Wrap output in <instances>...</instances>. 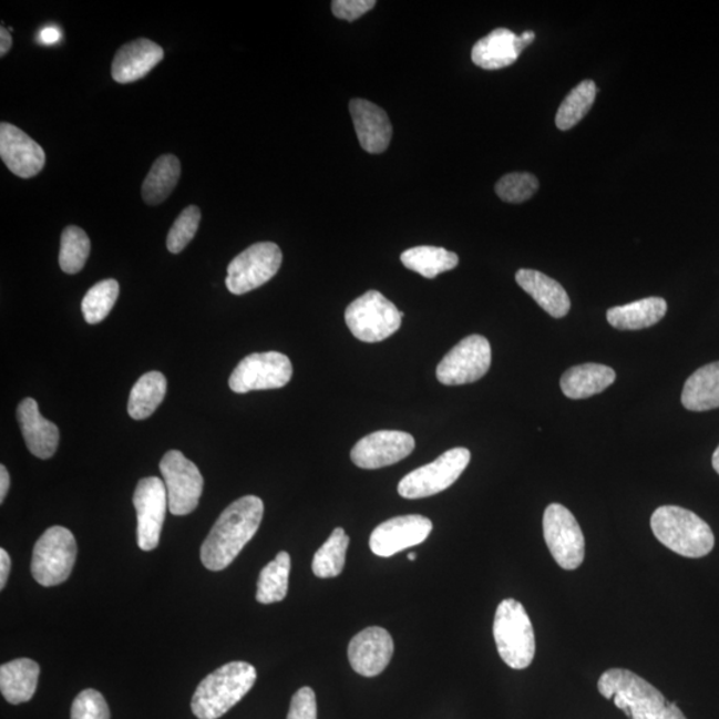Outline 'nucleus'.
Segmentation results:
<instances>
[{
  "label": "nucleus",
  "mask_w": 719,
  "mask_h": 719,
  "mask_svg": "<svg viewBox=\"0 0 719 719\" xmlns=\"http://www.w3.org/2000/svg\"><path fill=\"white\" fill-rule=\"evenodd\" d=\"M263 514V501L256 496H244L227 506L202 545L203 565L220 572L233 564L259 531Z\"/></svg>",
  "instance_id": "nucleus-1"
},
{
  "label": "nucleus",
  "mask_w": 719,
  "mask_h": 719,
  "mask_svg": "<svg viewBox=\"0 0 719 719\" xmlns=\"http://www.w3.org/2000/svg\"><path fill=\"white\" fill-rule=\"evenodd\" d=\"M598 691L630 719H688L676 702L666 701L661 691L630 670H606Z\"/></svg>",
  "instance_id": "nucleus-2"
},
{
  "label": "nucleus",
  "mask_w": 719,
  "mask_h": 719,
  "mask_svg": "<svg viewBox=\"0 0 719 719\" xmlns=\"http://www.w3.org/2000/svg\"><path fill=\"white\" fill-rule=\"evenodd\" d=\"M256 678V669L248 662L223 665L197 686L191 709L199 719L220 718L254 688Z\"/></svg>",
  "instance_id": "nucleus-3"
},
{
  "label": "nucleus",
  "mask_w": 719,
  "mask_h": 719,
  "mask_svg": "<svg viewBox=\"0 0 719 719\" xmlns=\"http://www.w3.org/2000/svg\"><path fill=\"white\" fill-rule=\"evenodd\" d=\"M650 525L659 543L679 556L701 558L708 556L716 545L709 524L681 506L658 507L653 513Z\"/></svg>",
  "instance_id": "nucleus-4"
},
{
  "label": "nucleus",
  "mask_w": 719,
  "mask_h": 719,
  "mask_svg": "<svg viewBox=\"0 0 719 719\" xmlns=\"http://www.w3.org/2000/svg\"><path fill=\"white\" fill-rule=\"evenodd\" d=\"M493 636L501 659L514 670H524L536 655V638L523 604L506 598L497 606Z\"/></svg>",
  "instance_id": "nucleus-5"
},
{
  "label": "nucleus",
  "mask_w": 719,
  "mask_h": 719,
  "mask_svg": "<svg viewBox=\"0 0 719 719\" xmlns=\"http://www.w3.org/2000/svg\"><path fill=\"white\" fill-rule=\"evenodd\" d=\"M76 556L74 534L68 527L52 526L37 541L32 552V577L42 586L61 585L71 576Z\"/></svg>",
  "instance_id": "nucleus-6"
},
{
  "label": "nucleus",
  "mask_w": 719,
  "mask_h": 719,
  "mask_svg": "<svg viewBox=\"0 0 719 719\" xmlns=\"http://www.w3.org/2000/svg\"><path fill=\"white\" fill-rule=\"evenodd\" d=\"M398 307L378 291H368L346 309V322L356 339L379 342L391 338L401 327Z\"/></svg>",
  "instance_id": "nucleus-7"
},
{
  "label": "nucleus",
  "mask_w": 719,
  "mask_h": 719,
  "mask_svg": "<svg viewBox=\"0 0 719 719\" xmlns=\"http://www.w3.org/2000/svg\"><path fill=\"white\" fill-rule=\"evenodd\" d=\"M471 463L466 448H453L431 464L418 468L399 483V494L407 500L434 496L452 486Z\"/></svg>",
  "instance_id": "nucleus-8"
},
{
  "label": "nucleus",
  "mask_w": 719,
  "mask_h": 719,
  "mask_svg": "<svg viewBox=\"0 0 719 719\" xmlns=\"http://www.w3.org/2000/svg\"><path fill=\"white\" fill-rule=\"evenodd\" d=\"M281 263L283 253L277 244H254L229 263L226 279L228 291L234 295L254 291L273 279Z\"/></svg>",
  "instance_id": "nucleus-9"
},
{
  "label": "nucleus",
  "mask_w": 719,
  "mask_h": 719,
  "mask_svg": "<svg viewBox=\"0 0 719 719\" xmlns=\"http://www.w3.org/2000/svg\"><path fill=\"white\" fill-rule=\"evenodd\" d=\"M544 537L556 563L574 571L585 558V537L572 512L561 504H551L544 513Z\"/></svg>",
  "instance_id": "nucleus-10"
},
{
  "label": "nucleus",
  "mask_w": 719,
  "mask_h": 719,
  "mask_svg": "<svg viewBox=\"0 0 719 719\" xmlns=\"http://www.w3.org/2000/svg\"><path fill=\"white\" fill-rule=\"evenodd\" d=\"M492 364V348L484 336L472 335L461 340L440 361L436 378L444 386L471 384L483 379Z\"/></svg>",
  "instance_id": "nucleus-11"
},
{
  "label": "nucleus",
  "mask_w": 719,
  "mask_h": 719,
  "mask_svg": "<svg viewBox=\"0 0 719 719\" xmlns=\"http://www.w3.org/2000/svg\"><path fill=\"white\" fill-rule=\"evenodd\" d=\"M292 373V362L288 356L274 351L253 353L237 364L228 384L235 393L266 391L286 387Z\"/></svg>",
  "instance_id": "nucleus-12"
},
{
  "label": "nucleus",
  "mask_w": 719,
  "mask_h": 719,
  "mask_svg": "<svg viewBox=\"0 0 719 719\" xmlns=\"http://www.w3.org/2000/svg\"><path fill=\"white\" fill-rule=\"evenodd\" d=\"M164 485L167 487L168 510L175 516L193 513L203 493L204 480L199 468L179 451H170L161 461Z\"/></svg>",
  "instance_id": "nucleus-13"
},
{
  "label": "nucleus",
  "mask_w": 719,
  "mask_h": 719,
  "mask_svg": "<svg viewBox=\"0 0 719 719\" xmlns=\"http://www.w3.org/2000/svg\"><path fill=\"white\" fill-rule=\"evenodd\" d=\"M134 505L137 517V545L144 552L154 551L160 545L168 510V494L164 481L160 477L138 481L134 493Z\"/></svg>",
  "instance_id": "nucleus-14"
},
{
  "label": "nucleus",
  "mask_w": 719,
  "mask_h": 719,
  "mask_svg": "<svg viewBox=\"0 0 719 719\" xmlns=\"http://www.w3.org/2000/svg\"><path fill=\"white\" fill-rule=\"evenodd\" d=\"M412 434L400 431H379L362 438L352 448L351 460L361 470H380L398 464L414 451Z\"/></svg>",
  "instance_id": "nucleus-15"
},
{
  "label": "nucleus",
  "mask_w": 719,
  "mask_h": 719,
  "mask_svg": "<svg viewBox=\"0 0 719 719\" xmlns=\"http://www.w3.org/2000/svg\"><path fill=\"white\" fill-rule=\"evenodd\" d=\"M432 530V521L420 514L394 517L376 527L369 538V546L376 556L391 557L424 543Z\"/></svg>",
  "instance_id": "nucleus-16"
},
{
  "label": "nucleus",
  "mask_w": 719,
  "mask_h": 719,
  "mask_svg": "<svg viewBox=\"0 0 719 719\" xmlns=\"http://www.w3.org/2000/svg\"><path fill=\"white\" fill-rule=\"evenodd\" d=\"M0 157L11 173L22 179L37 176L45 164L43 148L10 123L0 124Z\"/></svg>",
  "instance_id": "nucleus-17"
},
{
  "label": "nucleus",
  "mask_w": 719,
  "mask_h": 719,
  "mask_svg": "<svg viewBox=\"0 0 719 719\" xmlns=\"http://www.w3.org/2000/svg\"><path fill=\"white\" fill-rule=\"evenodd\" d=\"M393 650L392 636L379 626H371L356 635L349 644V664L358 675L376 677L387 669Z\"/></svg>",
  "instance_id": "nucleus-18"
},
{
  "label": "nucleus",
  "mask_w": 719,
  "mask_h": 719,
  "mask_svg": "<svg viewBox=\"0 0 719 719\" xmlns=\"http://www.w3.org/2000/svg\"><path fill=\"white\" fill-rule=\"evenodd\" d=\"M349 111L362 150L382 154L392 138V124L387 112L366 99H352Z\"/></svg>",
  "instance_id": "nucleus-19"
},
{
  "label": "nucleus",
  "mask_w": 719,
  "mask_h": 719,
  "mask_svg": "<svg viewBox=\"0 0 719 719\" xmlns=\"http://www.w3.org/2000/svg\"><path fill=\"white\" fill-rule=\"evenodd\" d=\"M17 418L29 451L42 460L54 456L61 433L54 422L44 419L39 412L38 402L31 398L21 401L17 409Z\"/></svg>",
  "instance_id": "nucleus-20"
},
{
  "label": "nucleus",
  "mask_w": 719,
  "mask_h": 719,
  "mask_svg": "<svg viewBox=\"0 0 719 719\" xmlns=\"http://www.w3.org/2000/svg\"><path fill=\"white\" fill-rule=\"evenodd\" d=\"M164 51L160 44L150 39H136L124 44L116 52L112 62L111 75L122 84L141 81L163 61Z\"/></svg>",
  "instance_id": "nucleus-21"
},
{
  "label": "nucleus",
  "mask_w": 719,
  "mask_h": 719,
  "mask_svg": "<svg viewBox=\"0 0 719 719\" xmlns=\"http://www.w3.org/2000/svg\"><path fill=\"white\" fill-rule=\"evenodd\" d=\"M523 51L518 35L507 29H497L473 45L472 61L483 70H501L516 62Z\"/></svg>",
  "instance_id": "nucleus-22"
},
{
  "label": "nucleus",
  "mask_w": 719,
  "mask_h": 719,
  "mask_svg": "<svg viewBox=\"0 0 719 719\" xmlns=\"http://www.w3.org/2000/svg\"><path fill=\"white\" fill-rule=\"evenodd\" d=\"M516 281L532 299L553 318H565L571 309V299L565 289L552 277L534 269H520Z\"/></svg>",
  "instance_id": "nucleus-23"
},
{
  "label": "nucleus",
  "mask_w": 719,
  "mask_h": 719,
  "mask_svg": "<svg viewBox=\"0 0 719 719\" xmlns=\"http://www.w3.org/2000/svg\"><path fill=\"white\" fill-rule=\"evenodd\" d=\"M615 381L616 372L610 367L588 362L567 369L561 378V389L566 398L582 400L604 392Z\"/></svg>",
  "instance_id": "nucleus-24"
},
{
  "label": "nucleus",
  "mask_w": 719,
  "mask_h": 719,
  "mask_svg": "<svg viewBox=\"0 0 719 719\" xmlns=\"http://www.w3.org/2000/svg\"><path fill=\"white\" fill-rule=\"evenodd\" d=\"M41 668L30 658H18L0 668V690L12 705L29 702L34 697Z\"/></svg>",
  "instance_id": "nucleus-25"
},
{
  "label": "nucleus",
  "mask_w": 719,
  "mask_h": 719,
  "mask_svg": "<svg viewBox=\"0 0 719 719\" xmlns=\"http://www.w3.org/2000/svg\"><path fill=\"white\" fill-rule=\"evenodd\" d=\"M668 311L662 298H646L630 305L610 308L606 314L609 325L622 331H638L657 325Z\"/></svg>",
  "instance_id": "nucleus-26"
},
{
  "label": "nucleus",
  "mask_w": 719,
  "mask_h": 719,
  "mask_svg": "<svg viewBox=\"0 0 719 719\" xmlns=\"http://www.w3.org/2000/svg\"><path fill=\"white\" fill-rule=\"evenodd\" d=\"M682 404L692 412L719 408V361L697 369L685 382Z\"/></svg>",
  "instance_id": "nucleus-27"
},
{
  "label": "nucleus",
  "mask_w": 719,
  "mask_h": 719,
  "mask_svg": "<svg viewBox=\"0 0 719 719\" xmlns=\"http://www.w3.org/2000/svg\"><path fill=\"white\" fill-rule=\"evenodd\" d=\"M182 166L175 155H163L154 163L143 183L142 195L150 206H157L173 194L181 179Z\"/></svg>",
  "instance_id": "nucleus-28"
},
{
  "label": "nucleus",
  "mask_w": 719,
  "mask_h": 719,
  "mask_svg": "<svg viewBox=\"0 0 719 719\" xmlns=\"http://www.w3.org/2000/svg\"><path fill=\"white\" fill-rule=\"evenodd\" d=\"M167 393V379L162 372H148L137 380L130 393L129 413L134 420L148 419Z\"/></svg>",
  "instance_id": "nucleus-29"
},
{
  "label": "nucleus",
  "mask_w": 719,
  "mask_h": 719,
  "mask_svg": "<svg viewBox=\"0 0 719 719\" xmlns=\"http://www.w3.org/2000/svg\"><path fill=\"white\" fill-rule=\"evenodd\" d=\"M401 263L408 269L418 273L427 279H434L440 274L448 273L459 266V256L445 248L420 246L404 250L400 256Z\"/></svg>",
  "instance_id": "nucleus-30"
},
{
  "label": "nucleus",
  "mask_w": 719,
  "mask_h": 719,
  "mask_svg": "<svg viewBox=\"0 0 719 719\" xmlns=\"http://www.w3.org/2000/svg\"><path fill=\"white\" fill-rule=\"evenodd\" d=\"M291 556L287 552L277 554L274 561L264 567L257 582V603L276 604L287 597Z\"/></svg>",
  "instance_id": "nucleus-31"
},
{
  "label": "nucleus",
  "mask_w": 719,
  "mask_h": 719,
  "mask_svg": "<svg viewBox=\"0 0 719 719\" xmlns=\"http://www.w3.org/2000/svg\"><path fill=\"white\" fill-rule=\"evenodd\" d=\"M349 537L342 527H336L331 536L315 553L312 571L316 577L333 578L340 576L346 566Z\"/></svg>",
  "instance_id": "nucleus-32"
},
{
  "label": "nucleus",
  "mask_w": 719,
  "mask_h": 719,
  "mask_svg": "<svg viewBox=\"0 0 719 719\" xmlns=\"http://www.w3.org/2000/svg\"><path fill=\"white\" fill-rule=\"evenodd\" d=\"M597 96V85L593 81H584L573 89L561 103L556 115V125L561 131H567L577 125L588 114Z\"/></svg>",
  "instance_id": "nucleus-33"
},
{
  "label": "nucleus",
  "mask_w": 719,
  "mask_h": 719,
  "mask_svg": "<svg viewBox=\"0 0 719 719\" xmlns=\"http://www.w3.org/2000/svg\"><path fill=\"white\" fill-rule=\"evenodd\" d=\"M91 253V242L82 228L70 226L63 230L59 264L63 273H81Z\"/></svg>",
  "instance_id": "nucleus-34"
},
{
  "label": "nucleus",
  "mask_w": 719,
  "mask_h": 719,
  "mask_svg": "<svg viewBox=\"0 0 719 719\" xmlns=\"http://www.w3.org/2000/svg\"><path fill=\"white\" fill-rule=\"evenodd\" d=\"M119 296V283L114 279L99 281L85 294L82 301L84 320L94 326L107 318Z\"/></svg>",
  "instance_id": "nucleus-35"
},
{
  "label": "nucleus",
  "mask_w": 719,
  "mask_h": 719,
  "mask_svg": "<svg viewBox=\"0 0 719 719\" xmlns=\"http://www.w3.org/2000/svg\"><path fill=\"white\" fill-rule=\"evenodd\" d=\"M537 177L527 173L507 174L496 184V194L506 203H524L537 193Z\"/></svg>",
  "instance_id": "nucleus-36"
},
{
  "label": "nucleus",
  "mask_w": 719,
  "mask_h": 719,
  "mask_svg": "<svg viewBox=\"0 0 719 719\" xmlns=\"http://www.w3.org/2000/svg\"><path fill=\"white\" fill-rule=\"evenodd\" d=\"M201 219V209L196 206L187 207L177 216L167 236V248L171 254H181L193 242L199 229Z\"/></svg>",
  "instance_id": "nucleus-37"
},
{
  "label": "nucleus",
  "mask_w": 719,
  "mask_h": 719,
  "mask_svg": "<svg viewBox=\"0 0 719 719\" xmlns=\"http://www.w3.org/2000/svg\"><path fill=\"white\" fill-rule=\"evenodd\" d=\"M71 719H110L109 705L102 692L83 690L72 702Z\"/></svg>",
  "instance_id": "nucleus-38"
},
{
  "label": "nucleus",
  "mask_w": 719,
  "mask_h": 719,
  "mask_svg": "<svg viewBox=\"0 0 719 719\" xmlns=\"http://www.w3.org/2000/svg\"><path fill=\"white\" fill-rule=\"evenodd\" d=\"M287 719H318V703L311 688H301L295 692Z\"/></svg>",
  "instance_id": "nucleus-39"
},
{
  "label": "nucleus",
  "mask_w": 719,
  "mask_h": 719,
  "mask_svg": "<svg viewBox=\"0 0 719 719\" xmlns=\"http://www.w3.org/2000/svg\"><path fill=\"white\" fill-rule=\"evenodd\" d=\"M374 0H335L332 12L336 18L342 21L355 22L374 9Z\"/></svg>",
  "instance_id": "nucleus-40"
},
{
  "label": "nucleus",
  "mask_w": 719,
  "mask_h": 719,
  "mask_svg": "<svg viewBox=\"0 0 719 719\" xmlns=\"http://www.w3.org/2000/svg\"><path fill=\"white\" fill-rule=\"evenodd\" d=\"M62 32L61 30L54 28V25H49L39 32L38 41L45 45L57 44L61 41Z\"/></svg>",
  "instance_id": "nucleus-41"
},
{
  "label": "nucleus",
  "mask_w": 719,
  "mask_h": 719,
  "mask_svg": "<svg viewBox=\"0 0 719 719\" xmlns=\"http://www.w3.org/2000/svg\"><path fill=\"white\" fill-rule=\"evenodd\" d=\"M11 572V558L9 553L0 549V589H4L8 584L9 574Z\"/></svg>",
  "instance_id": "nucleus-42"
},
{
  "label": "nucleus",
  "mask_w": 719,
  "mask_h": 719,
  "mask_svg": "<svg viewBox=\"0 0 719 719\" xmlns=\"http://www.w3.org/2000/svg\"><path fill=\"white\" fill-rule=\"evenodd\" d=\"M10 490V474L6 466H0V503H3Z\"/></svg>",
  "instance_id": "nucleus-43"
},
{
  "label": "nucleus",
  "mask_w": 719,
  "mask_h": 719,
  "mask_svg": "<svg viewBox=\"0 0 719 719\" xmlns=\"http://www.w3.org/2000/svg\"><path fill=\"white\" fill-rule=\"evenodd\" d=\"M12 45V38L10 31L2 28L0 30V55L4 57L8 54Z\"/></svg>",
  "instance_id": "nucleus-44"
},
{
  "label": "nucleus",
  "mask_w": 719,
  "mask_h": 719,
  "mask_svg": "<svg viewBox=\"0 0 719 719\" xmlns=\"http://www.w3.org/2000/svg\"><path fill=\"white\" fill-rule=\"evenodd\" d=\"M518 39H520L521 48L525 50L527 45L534 42V39H536V34H534L533 31H525L523 32V34L518 35Z\"/></svg>",
  "instance_id": "nucleus-45"
},
{
  "label": "nucleus",
  "mask_w": 719,
  "mask_h": 719,
  "mask_svg": "<svg viewBox=\"0 0 719 719\" xmlns=\"http://www.w3.org/2000/svg\"><path fill=\"white\" fill-rule=\"evenodd\" d=\"M711 463L712 468H715V471L719 474V446L717 448L715 454H712Z\"/></svg>",
  "instance_id": "nucleus-46"
},
{
  "label": "nucleus",
  "mask_w": 719,
  "mask_h": 719,
  "mask_svg": "<svg viewBox=\"0 0 719 719\" xmlns=\"http://www.w3.org/2000/svg\"><path fill=\"white\" fill-rule=\"evenodd\" d=\"M415 558H418V554H415V553H409L408 554V559L414 561Z\"/></svg>",
  "instance_id": "nucleus-47"
}]
</instances>
